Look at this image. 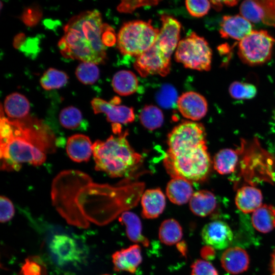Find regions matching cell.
<instances>
[{
	"label": "cell",
	"mask_w": 275,
	"mask_h": 275,
	"mask_svg": "<svg viewBox=\"0 0 275 275\" xmlns=\"http://www.w3.org/2000/svg\"><path fill=\"white\" fill-rule=\"evenodd\" d=\"M1 105V169L19 171L23 163L42 165L46 154L56 151V138L41 120L29 116L20 120L6 117Z\"/></svg>",
	"instance_id": "cell-1"
},
{
	"label": "cell",
	"mask_w": 275,
	"mask_h": 275,
	"mask_svg": "<svg viewBox=\"0 0 275 275\" xmlns=\"http://www.w3.org/2000/svg\"><path fill=\"white\" fill-rule=\"evenodd\" d=\"M204 126L194 121H184L168 135V149L163 160L172 178L190 182L205 179L210 171L211 161L206 145Z\"/></svg>",
	"instance_id": "cell-2"
},
{
	"label": "cell",
	"mask_w": 275,
	"mask_h": 275,
	"mask_svg": "<svg viewBox=\"0 0 275 275\" xmlns=\"http://www.w3.org/2000/svg\"><path fill=\"white\" fill-rule=\"evenodd\" d=\"M103 25L101 15L97 10L72 17L64 26V35L58 42L61 54L96 65L104 63L106 52L101 39Z\"/></svg>",
	"instance_id": "cell-3"
},
{
	"label": "cell",
	"mask_w": 275,
	"mask_h": 275,
	"mask_svg": "<svg viewBox=\"0 0 275 275\" xmlns=\"http://www.w3.org/2000/svg\"><path fill=\"white\" fill-rule=\"evenodd\" d=\"M127 130L117 136L111 135L106 141H96L93 144V155L96 171L112 177H128L140 166L142 156L130 145Z\"/></svg>",
	"instance_id": "cell-4"
},
{
	"label": "cell",
	"mask_w": 275,
	"mask_h": 275,
	"mask_svg": "<svg viewBox=\"0 0 275 275\" xmlns=\"http://www.w3.org/2000/svg\"><path fill=\"white\" fill-rule=\"evenodd\" d=\"M159 32L150 20L125 22L118 34V48L122 54L138 57L154 44Z\"/></svg>",
	"instance_id": "cell-5"
},
{
	"label": "cell",
	"mask_w": 275,
	"mask_h": 275,
	"mask_svg": "<svg viewBox=\"0 0 275 275\" xmlns=\"http://www.w3.org/2000/svg\"><path fill=\"white\" fill-rule=\"evenodd\" d=\"M212 50L204 37L191 32L181 40L175 51V60L184 67L199 71L211 69Z\"/></svg>",
	"instance_id": "cell-6"
},
{
	"label": "cell",
	"mask_w": 275,
	"mask_h": 275,
	"mask_svg": "<svg viewBox=\"0 0 275 275\" xmlns=\"http://www.w3.org/2000/svg\"><path fill=\"white\" fill-rule=\"evenodd\" d=\"M275 39L266 30H253L240 41L238 53L242 62L257 65L268 61L271 57Z\"/></svg>",
	"instance_id": "cell-7"
},
{
	"label": "cell",
	"mask_w": 275,
	"mask_h": 275,
	"mask_svg": "<svg viewBox=\"0 0 275 275\" xmlns=\"http://www.w3.org/2000/svg\"><path fill=\"white\" fill-rule=\"evenodd\" d=\"M134 68L143 77L152 74L165 76L170 71L171 57L154 43L149 49L136 57Z\"/></svg>",
	"instance_id": "cell-8"
},
{
	"label": "cell",
	"mask_w": 275,
	"mask_h": 275,
	"mask_svg": "<svg viewBox=\"0 0 275 275\" xmlns=\"http://www.w3.org/2000/svg\"><path fill=\"white\" fill-rule=\"evenodd\" d=\"M240 14L251 22L275 27V1L246 0L240 6Z\"/></svg>",
	"instance_id": "cell-9"
},
{
	"label": "cell",
	"mask_w": 275,
	"mask_h": 275,
	"mask_svg": "<svg viewBox=\"0 0 275 275\" xmlns=\"http://www.w3.org/2000/svg\"><path fill=\"white\" fill-rule=\"evenodd\" d=\"M49 249L57 264L61 266L77 262L80 257L77 243L66 234L54 235L49 242Z\"/></svg>",
	"instance_id": "cell-10"
},
{
	"label": "cell",
	"mask_w": 275,
	"mask_h": 275,
	"mask_svg": "<svg viewBox=\"0 0 275 275\" xmlns=\"http://www.w3.org/2000/svg\"><path fill=\"white\" fill-rule=\"evenodd\" d=\"M203 241L216 250L228 248L233 239V233L230 226L221 221H214L206 224L201 231Z\"/></svg>",
	"instance_id": "cell-11"
},
{
	"label": "cell",
	"mask_w": 275,
	"mask_h": 275,
	"mask_svg": "<svg viewBox=\"0 0 275 275\" xmlns=\"http://www.w3.org/2000/svg\"><path fill=\"white\" fill-rule=\"evenodd\" d=\"M160 20L162 25L155 43L171 57L180 41L181 24L176 18L167 14L161 15Z\"/></svg>",
	"instance_id": "cell-12"
},
{
	"label": "cell",
	"mask_w": 275,
	"mask_h": 275,
	"mask_svg": "<svg viewBox=\"0 0 275 275\" xmlns=\"http://www.w3.org/2000/svg\"><path fill=\"white\" fill-rule=\"evenodd\" d=\"M95 114L104 113L107 120L112 124H126L132 122L135 119L133 108L108 102L99 98H94L91 102Z\"/></svg>",
	"instance_id": "cell-13"
},
{
	"label": "cell",
	"mask_w": 275,
	"mask_h": 275,
	"mask_svg": "<svg viewBox=\"0 0 275 275\" xmlns=\"http://www.w3.org/2000/svg\"><path fill=\"white\" fill-rule=\"evenodd\" d=\"M177 106L180 114L185 118L198 121L206 115L207 101L201 94L194 91L183 93L178 98Z\"/></svg>",
	"instance_id": "cell-14"
},
{
	"label": "cell",
	"mask_w": 275,
	"mask_h": 275,
	"mask_svg": "<svg viewBox=\"0 0 275 275\" xmlns=\"http://www.w3.org/2000/svg\"><path fill=\"white\" fill-rule=\"evenodd\" d=\"M252 31L251 22L241 15L224 16L220 23L219 34L224 38L241 41Z\"/></svg>",
	"instance_id": "cell-15"
},
{
	"label": "cell",
	"mask_w": 275,
	"mask_h": 275,
	"mask_svg": "<svg viewBox=\"0 0 275 275\" xmlns=\"http://www.w3.org/2000/svg\"><path fill=\"white\" fill-rule=\"evenodd\" d=\"M112 258L115 271L133 273L142 262L141 247L137 244L130 245L115 252Z\"/></svg>",
	"instance_id": "cell-16"
},
{
	"label": "cell",
	"mask_w": 275,
	"mask_h": 275,
	"mask_svg": "<svg viewBox=\"0 0 275 275\" xmlns=\"http://www.w3.org/2000/svg\"><path fill=\"white\" fill-rule=\"evenodd\" d=\"M221 263L227 272L237 274L248 269L250 258L245 250L240 247L233 246L225 250L221 257Z\"/></svg>",
	"instance_id": "cell-17"
},
{
	"label": "cell",
	"mask_w": 275,
	"mask_h": 275,
	"mask_svg": "<svg viewBox=\"0 0 275 275\" xmlns=\"http://www.w3.org/2000/svg\"><path fill=\"white\" fill-rule=\"evenodd\" d=\"M66 149L69 158L77 162L88 161L93 154L92 142L88 136L82 134L69 137Z\"/></svg>",
	"instance_id": "cell-18"
},
{
	"label": "cell",
	"mask_w": 275,
	"mask_h": 275,
	"mask_svg": "<svg viewBox=\"0 0 275 275\" xmlns=\"http://www.w3.org/2000/svg\"><path fill=\"white\" fill-rule=\"evenodd\" d=\"M142 216L148 219L158 217L166 207V198L160 188L146 190L141 199Z\"/></svg>",
	"instance_id": "cell-19"
},
{
	"label": "cell",
	"mask_w": 275,
	"mask_h": 275,
	"mask_svg": "<svg viewBox=\"0 0 275 275\" xmlns=\"http://www.w3.org/2000/svg\"><path fill=\"white\" fill-rule=\"evenodd\" d=\"M263 196L258 188L252 186H244L237 191L235 202L237 207L242 212H254L262 204Z\"/></svg>",
	"instance_id": "cell-20"
},
{
	"label": "cell",
	"mask_w": 275,
	"mask_h": 275,
	"mask_svg": "<svg viewBox=\"0 0 275 275\" xmlns=\"http://www.w3.org/2000/svg\"><path fill=\"white\" fill-rule=\"evenodd\" d=\"M193 194L191 182L180 177L172 178L166 188L169 199L177 205L184 204L189 201Z\"/></svg>",
	"instance_id": "cell-21"
},
{
	"label": "cell",
	"mask_w": 275,
	"mask_h": 275,
	"mask_svg": "<svg viewBox=\"0 0 275 275\" xmlns=\"http://www.w3.org/2000/svg\"><path fill=\"white\" fill-rule=\"evenodd\" d=\"M4 109L8 118L12 120H20L29 116L30 104L25 96L15 92L6 97Z\"/></svg>",
	"instance_id": "cell-22"
},
{
	"label": "cell",
	"mask_w": 275,
	"mask_h": 275,
	"mask_svg": "<svg viewBox=\"0 0 275 275\" xmlns=\"http://www.w3.org/2000/svg\"><path fill=\"white\" fill-rule=\"evenodd\" d=\"M216 199L214 195L207 190L194 193L189 200V208L195 215L205 217L211 214L216 208Z\"/></svg>",
	"instance_id": "cell-23"
},
{
	"label": "cell",
	"mask_w": 275,
	"mask_h": 275,
	"mask_svg": "<svg viewBox=\"0 0 275 275\" xmlns=\"http://www.w3.org/2000/svg\"><path fill=\"white\" fill-rule=\"evenodd\" d=\"M119 221L126 228L128 238L132 241L148 246L149 241L142 233V223L138 216L130 211L123 212L119 218Z\"/></svg>",
	"instance_id": "cell-24"
},
{
	"label": "cell",
	"mask_w": 275,
	"mask_h": 275,
	"mask_svg": "<svg viewBox=\"0 0 275 275\" xmlns=\"http://www.w3.org/2000/svg\"><path fill=\"white\" fill-rule=\"evenodd\" d=\"M252 223L255 229L261 233H268L275 229V207L262 205L253 212Z\"/></svg>",
	"instance_id": "cell-25"
},
{
	"label": "cell",
	"mask_w": 275,
	"mask_h": 275,
	"mask_svg": "<svg viewBox=\"0 0 275 275\" xmlns=\"http://www.w3.org/2000/svg\"><path fill=\"white\" fill-rule=\"evenodd\" d=\"M112 86L114 91L120 95L128 96L138 90L139 81L133 72L123 70L114 75Z\"/></svg>",
	"instance_id": "cell-26"
},
{
	"label": "cell",
	"mask_w": 275,
	"mask_h": 275,
	"mask_svg": "<svg viewBox=\"0 0 275 275\" xmlns=\"http://www.w3.org/2000/svg\"><path fill=\"white\" fill-rule=\"evenodd\" d=\"M238 161V153L236 150L223 149L214 156L213 168L220 174H229L234 171Z\"/></svg>",
	"instance_id": "cell-27"
},
{
	"label": "cell",
	"mask_w": 275,
	"mask_h": 275,
	"mask_svg": "<svg viewBox=\"0 0 275 275\" xmlns=\"http://www.w3.org/2000/svg\"><path fill=\"white\" fill-rule=\"evenodd\" d=\"M159 238L164 244L172 245L178 243L183 236L182 228L178 221L173 218L164 220L159 229Z\"/></svg>",
	"instance_id": "cell-28"
},
{
	"label": "cell",
	"mask_w": 275,
	"mask_h": 275,
	"mask_svg": "<svg viewBox=\"0 0 275 275\" xmlns=\"http://www.w3.org/2000/svg\"><path fill=\"white\" fill-rule=\"evenodd\" d=\"M139 118L143 126L151 131L160 127L164 121L161 110L153 105L145 106L140 113Z\"/></svg>",
	"instance_id": "cell-29"
},
{
	"label": "cell",
	"mask_w": 275,
	"mask_h": 275,
	"mask_svg": "<svg viewBox=\"0 0 275 275\" xmlns=\"http://www.w3.org/2000/svg\"><path fill=\"white\" fill-rule=\"evenodd\" d=\"M68 76L64 71L49 68L46 70L40 79L41 87L46 90L57 89L67 83Z\"/></svg>",
	"instance_id": "cell-30"
},
{
	"label": "cell",
	"mask_w": 275,
	"mask_h": 275,
	"mask_svg": "<svg viewBox=\"0 0 275 275\" xmlns=\"http://www.w3.org/2000/svg\"><path fill=\"white\" fill-rule=\"evenodd\" d=\"M59 121L63 127L75 129L81 126L83 117L79 109L73 106H69L63 108L60 112Z\"/></svg>",
	"instance_id": "cell-31"
},
{
	"label": "cell",
	"mask_w": 275,
	"mask_h": 275,
	"mask_svg": "<svg viewBox=\"0 0 275 275\" xmlns=\"http://www.w3.org/2000/svg\"><path fill=\"white\" fill-rule=\"evenodd\" d=\"M75 74L77 79L82 84L92 85L98 79L100 72L96 64L82 62L76 68Z\"/></svg>",
	"instance_id": "cell-32"
},
{
	"label": "cell",
	"mask_w": 275,
	"mask_h": 275,
	"mask_svg": "<svg viewBox=\"0 0 275 275\" xmlns=\"http://www.w3.org/2000/svg\"><path fill=\"white\" fill-rule=\"evenodd\" d=\"M229 92L234 99H249L256 96L257 88L252 84L235 81L230 85Z\"/></svg>",
	"instance_id": "cell-33"
},
{
	"label": "cell",
	"mask_w": 275,
	"mask_h": 275,
	"mask_svg": "<svg viewBox=\"0 0 275 275\" xmlns=\"http://www.w3.org/2000/svg\"><path fill=\"white\" fill-rule=\"evenodd\" d=\"M19 275H47V269L40 257L30 256L25 259Z\"/></svg>",
	"instance_id": "cell-34"
},
{
	"label": "cell",
	"mask_w": 275,
	"mask_h": 275,
	"mask_svg": "<svg viewBox=\"0 0 275 275\" xmlns=\"http://www.w3.org/2000/svg\"><path fill=\"white\" fill-rule=\"evenodd\" d=\"M178 98L175 88L168 85L163 86L156 96L158 104L165 108H172L177 105Z\"/></svg>",
	"instance_id": "cell-35"
},
{
	"label": "cell",
	"mask_w": 275,
	"mask_h": 275,
	"mask_svg": "<svg viewBox=\"0 0 275 275\" xmlns=\"http://www.w3.org/2000/svg\"><path fill=\"white\" fill-rule=\"evenodd\" d=\"M42 17V11L37 5L25 8L22 12L20 19L26 26L32 27L38 23Z\"/></svg>",
	"instance_id": "cell-36"
},
{
	"label": "cell",
	"mask_w": 275,
	"mask_h": 275,
	"mask_svg": "<svg viewBox=\"0 0 275 275\" xmlns=\"http://www.w3.org/2000/svg\"><path fill=\"white\" fill-rule=\"evenodd\" d=\"M185 6L191 16L201 17L208 13L210 9L211 2L205 0L186 1Z\"/></svg>",
	"instance_id": "cell-37"
},
{
	"label": "cell",
	"mask_w": 275,
	"mask_h": 275,
	"mask_svg": "<svg viewBox=\"0 0 275 275\" xmlns=\"http://www.w3.org/2000/svg\"><path fill=\"white\" fill-rule=\"evenodd\" d=\"M191 275H218V273L211 263L198 259L191 265Z\"/></svg>",
	"instance_id": "cell-38"
},
{
	"label": "cell",
	"mask_w": 275,
	"mask_h": 275,
	"mask_svg": "<svg viewBox=\"0 0 275 275\" xmlns=\"http://www.w3.org/2000/svg\"><path fill=\"white\" fill-rule=\"evenodd\" d=\"M159 2L158 1H123L118 6L117 10L120 12L132 13L138 8L156 5Z\"/></svg>",
	"instance_id": "cell-39"
},
{
	"label": "cell",
	"mask_w": 275,
	"mask_h": 275,
	"mask_svg": "<svg viewBox=\"0 0 275 275\" xmlns=\"http://www.w3.org/2000/svg\"><path fill=\"white\" fill-rule=\"evenodd\" d=\"M0 221L2 223L10 221L14 215L15 208L11 201L7 197H0Z\"/></svg>",
	"instance_id": "cell-40"
},
{
	"label": "cell",
	"mask_w": 275,
	"mask_h": 275,
	"mask_svg": "<svg viewBox=\"0 0 275 275\" xmlns=\"http://www.w3.org/2000/svg\"><path fill=\"white\" fill-rule=\"evenodd\" d=\"M101 39L105 46H112L115 44L116 41V37L114 29L107 24L103 23Z\"/></svg>",
	"instance_id": "cell-41"
},
{
	"label": "cell",
	"mask_w": 275,
	"mask_h": 275,
	"mask_svg": "<svg viewBox=\"0 0 275 275\" xmlns=\"http://www.w3.org/2000/svg\"><path fill=\"white\" fill-rule=\"evenodd\" d=\"M26 41L25 35L23 33L17 34L14 38L13 45L16 49H20Z\"/></svg>",
	"instance_id": "cell-42"
},
{
	"label": "cell",
	"mask_w": 275,
	"mask_h": 275,
	"mask_svg": "<svg viewBox=\"0 0 275 275\" xmlns=\"http://www.w3.org/2000/svg\"><path fill=\"white\" fill-rule=\"evenodd\" d=\"M214 249L209 246H205L201 250L202 257L205 259H211L214 256Z\"/></svg>",
	"instance_id": "cell-43"
},
{
	"label": "cell",
	"mask_w": 275,
	"mask_h": 275,
	"mask_svg": "<svg viewBox=\"0 0 275 275\" xmlns=\"http://www.w3.org/2000/svg\"><path fill=\"white\" fill-rule=\"evenodd\" d=\"M271 275H275V250L273 252L270 261Z\"/></svg>",
	"instance_id": "cell-44"
},
{
	"label": "cell",
	"mask_w": 275,
	"mask_h": 275,
	"mask_svg": "<svg viewBox=\"0 0 275 275\" xmlns=\"http://www.w3.org/2000/svg\"><path fill=\"white\" fill-rule=\"evenodd\" d=\"M210 2L212 4L213 7L216 10H220L222 8V1H210Z\"/></svg>",
	"instance_id": "cell-45"
},
{
	"label": "cell",
	"mask_w": 275,
	"mask_h": 275,
	"mask_svg": "<svg viewBox=\"0 0 275 275\" xmlns=\"http://www.w3.org/2000/svg\"><path fill=\"white\" fill-rule=\"evenodd\" d=\"M179 244L180 245H179V246H178L179 250L182 253H183V254H184L185 253V251H186V248L185 244H184L183 242H181Z\"/></svg>",
	"instance_id": "cell-46"
},
{
	"label": "cell",
	"mask_w": 275,
	"mask_h": 275,
	"mask_svg": "<svg viewBox=\"0 0 275 275\" xmlns=\"http://www.w3.org/2000/svg\"><path fill=\"white\" fill-rule=\"evenodd\" d=\"M237 1H223V3H224L225 5L229 6H233L235 5H236L237 3Z\"/></svg>",
	"instance_id": "cell-47"
},
{
	"label": "cell",
	"mask_w": 275,
	"mask_h": 275,
	"mask_svg": "<svg viewBox=\"0 0 275 275\" xmlns=\"http://www.w3.org/2000/svg\"><path fill=\"white\" fill-rule=\"evenodd\" d=\"M102 275H110V274H102Z\"/></svg>",
	"instance_id": "cell-48"
}]
</instances>
